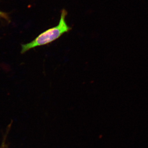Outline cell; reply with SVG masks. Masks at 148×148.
<instances>
[{"label": "cell", "mask_w": 148, "mask_h": 148, "mask_svg": "<svg viewBox=\"0 0 148 148\" xmlns=\"http://www.w3.org/2000/svg\"><path fill=\"white\" fill-rule=\"evenodd\" d=\"M67 13V11L62 10L60 21L57 26L42 32L31 42L21 44V53L23 54L32 49L49 44L71 31L72 28L67 24L66 21Z\"/></svg>", "instance_id": "1"}, {"label": "cell", "mask_w": 148, "mask_h": 148, "mask_svg": "<svg viewBox=\"0 0 148 148\" xmlns=\"http://www.w3.org/2000/svg\"><path fill=\"white\" fill-rule=\"evenodd\" d=\"M0 18H3L7 21H10V18L8 14L1 11H0Z\"/></svg>", "instance_id": "2"}, {"label": "cell", "mask_w": 148, "mask_h": 148, "mask_svg": "<svg viewBox=\"0 0 148 148\" xmlns=\"http://www.w3.org/2000/svg\"><path fill=\"white\" fill-rule=\"evenodd\" d=\"M6 138L5 136L4 139L3 140L2 143L1 145L0 148H8V146L6 143Z\"/></svg>", "instance_id": "3"}]
</instances>
